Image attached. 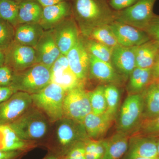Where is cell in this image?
<instances>
[{
	"label": "cell",
	"instance_id": "1",
	"mask_svg": "<svg viewBox=\"0 0 159 159\" xmlns=\"http://www.w3.org/2000/svg\"><path fill=\"white\" fill-rule=\"evenodd\" d=\"M73 17L84 36L89 37L94 29L116 20V11L106 0H74Z\"/></svg>",
	"mask_w": 159,
	"mask_h": 159
},
{
	"label": "cell",
	"instance_id": "2",
	"mask_svg": "<svg viewBox=\"0 0 159 159\" xmlns=\"http://www.w3.org/2000/svg\"><path fill=\"white\" fill-rule=\"evenodd\" d=\"M50 122L45 115L33 104L9 125L22 140L33 142L42 140L47 136Z\"/></svg>",
	"mask_w": 159,
	"mask_h": 159
},
{
	"label": "cell",
	"instance_id": "3",
	"mask_svg": "<svg viewBox=\"0 0 159 159\" xmlns=\"http://www.w3.org/2000/svg\"><path fill=\"white\" fill-rule=\"evenodd\" d=\"M55 123L54 150L61 157H63L77 143L89 139L83 123L65 117Z\"/></svg>",
	"mask_w": 159,
	"mask_h": 159
},
{
	"label": "cell",
	"instance_id": "4",
	"mask_svg": "<svg viewBox=\"0 0 159 159\" xmlns=\"http://www.w3.org/2000/svg\"><path fill=\"white\" fill-rule=\"evenodd\" d=\"M67 91L54 83L31 95L33 105L45 115L51 123L63 117V101Z\"/></svg>",
	"mask_w": 159,
	"mask_h": 159
},
{
	"label": "cell",
	"instance_id": "5",
	"mask_svg": "<svg viewBox=\"0 0 159 159\" xmlns=\"http://www.w3.org/2000/svg\"><path fill=\"white\" fill-rule=\"evenodd\" d=\"M50 83V69L41 64L36 63L24 70L14 72L10 86L17 92L32 95L42 90Z\"/></svg>",
	"mask_w": 159,
	"mask_h": 159
},
{
	"label": "cell",
	"instance_id": "6",
	"mask_svg": "<svg viewBox=\"0 0 159 159\" xmlns=\"http://www.w3.org/2000/svg\"><path fill=\"white\" fill-rule=\"evenodd\" d=\"M63 117L83 123L88 114L92 112L88 92L83 84L67 91L63 101Z\"/></svg>",
	"mask_w": 159,
	"mask_h": 159
},
{
	"label": "cell",
	"instance_id": "7",
	"mask_svg": "<svg viewBox=\"0 0 159 159\" xmlns=\"http://www.w3.org/2000/svg\"><path fill=\"white\" fill-rule=\"evenodd\" d=\"M157 0H139L130 7L116 11V20L144 31L156 15L153 7Z\"/></svg>",
	"mask_w": 159,
	"mask_h": 159
},
{
	"label": "cell",
	"instance_id": "8",
	"mask_svg": "<svg viewBox=\"0 0 159 159\" xmlns=\"http://www.w3.org/2000/svg\"><path fill=\"white\" fill-rule=\"evenodd\" d=\"M32 105L31 94L17 91L0 104V126L10 125Z\"/></svg>",
	"mask_w": 159,
	"mask_h": 159
},
{
	"label": "cell",
	"instance_id": "9",
	"mask_svg": "<svg viewBox=\"0 0 159 159\" xmlns=\"http://www.w3.org/2000/svg\"><path fill=\"white\" fill-rule=\"evenodd\" d=\"M143 98L142 93L129 94L122 103L120 113L119 131L126 133L135 127L142 116Z\"/></svg>",
	"mask_w": 159,
	"mask_h": 159
},
{
	"label": "cell",
	"instance_id": "10",
	"mask_svg": "<svg viewBox=\"0 0 159 159\" xmlns=\"http://www.w3.org/2000/svg\"><path fill=\"white\" fill-rule=\"evenodd\" d=\"M5 63L14 72H20L36 63L34 48L13 42L5 51Z\"/></svg>",
	"mask_w": 159,
	"mask_h": 159
},
{
	"label": "cell",
	"instance_id": "11",
	"mask_svg": "<svg viewBox=\"0 0 159 159\" xmlns=\"http://www.w3.org/2000/svg\"><path fill=\"white\" fill-rule=\"evenodd\" d=\"M52 29L55 42L61 53L66 55L80 38L76 21L74 17L70 16L58 23Z\"/></svg>",
	"mask_w": 159,
	"mask_h": 159
},
{
	"label": "cell",
	"instance_id": "12",
	"mask_svg": "<svg viewBox=\"0 0 159 159\" xmlns=\"http://www.w3.org/2000/svg\"><path fill=\"white\" fill-rule=\"evenodd\" d=\"M119 44L126 47L140 45L151 39L145 31L115 20L108 25Z\"/></svg>",
	"mask_w": 159,
	"mask_h": 159
},
{
	"label": "cell",
	"instance_id": "13",
	"mask_svg": "<svg viewBox=\"0 0 159 159\" xmlns=\"http://www.w3.org/2000/svg\"><path fill=\"white\" fill-rule=\"evenodd\" d=\"M66 56L71 70L83 83L87 78L89 71V54L81 38H80L77 43Z\"/></svg>",
	"mask_w": 159,
	"mask_h": 159
},
{
	"label": "cell",
	"instance_id": "14",
	"mask_svg": "<svg viewBox=\"0 0 159 159\" xmlns=\"http://www.w3.org/2000/svg\"><path fill=\"white\" fill-rule=\"evenodd\" d=\"M51 82L56 84L66 91L83 84L73 73L66 55L61 54L50 68Z\"/></svg>",
	"mask_w": 159,
	"mask_h": 159
},
{
	"label": "cell",
	"instance_id": "15",
	"mask_svg": "<svg viewBox=\"0 0 159 159\" xmlns=\"http://www.w3.org/2000/svg\"><path fill=\"white\" fill-rule=\"evenodd\" d=\"M34 48L36 63L41 64L49 69L61 54L55 42L52 29L45 31Z\"/></svg>",
	"mask_w": 159,
	"mask_h": 159
},
{
	"label": "cell",
	"instance_id": "16",
	"mask_svg": "<svg viewBox=\"0 0 159 159\" xmlns=\"http://www.w3.org/2000/svg\"><path fill=\"white\" fill-rule=\"evenodd\" d=\"M158 157L156 139L152 137L135 136L129 139L128 149L123 159Z\"/></svg>",
	"mask_w": 159,
	"mask_h": 159
},
{
	"label": "cell",
	"instance_id": "17",
	"mask_svg": "<svg viewBox=\"0 0 159 159\" xmlns=\"http://www.w3.org/2000/svg\"><path fill=\"white\" fill-rule=\"evenodd\" d=\"M111 63L124 77H129L136 67L135 47H126L119 44L113 48Z\"/></svg>",
	"mask_w": 159,
	"mask_h": 159
},
{
	"label": "cell",
	"instance_id": "18",
	"mask_svg": "<svg viewBox=\"0 0 159 159\" xmlns=\"http://www.w3.org/2000/svg\"><path fill=\"white\" fill-rule=\"evenodd\" d=\"M73 15L72 5L68 1L43 8L39 24L44 31L53 29L58 23Z\"/></svg>",
	"mask_w": 159,
	"mask_h": 159
},
{
	"label": "cell",
	"instance_id": "19",
	"mask_svg": "<svg viewBox=\"0 0 159 159\" xmlns=\"http://www.w3.org/2000/svg\"><path fill=\"white\" fill-rule=\"evenodd\" d=\"M114 118L106 112L97 115L91 112L84 118L83 124L90 139L98 140L103 136L110 127Z\"/></svg>",
	"mask_w": 159,
	"mask_h": 159
},
{
	"label": "cell",
	"instance_id": "20",
	"mask_svg": "<svg viewBox=\"0 0 159 159\" xmlns=\"http://www.w3.org/2000/svg\"><path fill=\"white\" fill-rule=\"evenodd\" d=\"M129 139L127 133L119 131L103 140L105 152L101 159H122L128 149Z\"/></svg>",
	"mask_w": 159,
	"mask_h": 159
},
{
	"label": "cell",
	"instance_id": "21",
	"mask_svg": "<svg viewBox=\"0 0 159 159\" xmlns=\"http://www.w3.org/2000/svg\"><path fill=\"white\" fill-rule=\"evenodd\" d=\"M44 31L39 23L19 24L15 28L14 41L34 48Z\"/></svg>",
	"mask_w": 159,
	"mask_h": 159
},
{
	"label": "cell",
	"instance_id": "22",
	"mask_svg": "<svg viewBox=\"0 0 159 159\" xmlns=\"http://www.w3.org/2000/svg\"><path fill=\"white\" fill-rule=\"evenodd\" d=\"M89 61L90 73L96 79L110 84L120 80V76L111 63L98 59L90 54Z\"/></svg>",
	"mask_w": 159,
	"mask_h": 159
},
{
	"label": "cell",
	"instance_id": "23",
	"mask_svg": "<svg viewBox=\"0 0 159 159\" xmlns=\"http://www.w3.org/2000/svg\"><path fill=\"white\" fill-rule=\"evenodd\" d=\"M159 57V45L154 40L135 47L136 67L152 68Z\"/></svg>",
	"mask_w": 159,
	"mask_h": 159
},
{
	"label": "cell",
	"instance_id": "24",
	"mask_svg": "<svg viewBox=\"0 0 159 159\" xmlns=\"http://www.w3.org/2000/svg\"><path fill=\"white\" fill-rule=\"evenodd\" d=\"M143 98V118L154 119L159 116V86L152 81L142 92Z\"/></svg>",
	"mask_w": 159,
	"mask_h": 159
},
{
	"label": "cell",
	"instance_id": "25",
	"mask_svg": "<svg viewBox=\"0 0 159 159\" xmlns=\"http://www.w3.org/2000/svg\"><path fill=\"white\" fill-rule=\"evenodd\" d=\"M129 77L127 87L129 95L142 93L152 81V68L136 67Z\"/></svg>",
	"mask_w": 159,
	"mask_h": 159
},
{
	"label": "cell",
	"instance_id": "26",
	"mask_svg": "<svg viewBox=\"0 0 159 159\" xmlns=\"http://www.w3.org/2000/svg\"><path fill=\"white\" fill-rule=\"evenodd\" d=\"M43 7L36 0H25L19 3L18 24L39 23Z\"/></svg>",
	"mask_w": 159,
	"mask_h": 159
},
{
	"label": "cell",
	"instance_id": "27",
	"mask_svg": "<svg viewBox=\"0 0 159 159\" xmlns=\"http://www.w3.org/2000/svg\"><path fill=\"white\" fill-rule=\"evenodd\" d=\"M0 131L2 135V150L25 151L32 146L30 142L20 139L9 125H1Z\"/></svg>",
	"mask_w": 159,
	"mask_h": 159
},
{
	"label": "cell",
	"instance_id": "28",
	"mask_svg": "<svg viewBox=\"0 0 159 159\" xmlns=\"http://www.w3.org/2000/svg\"><path fill=\"white\" fill-rule=\"evenodd\" d=\"M19 3L13 0H0V18L15 28L18 24Z\"/></svg>",
	"mask_w": 159,
	"mask_h": 159
},
{
	"label": "cell",
	"instance_id": "29",
	"mask_svg": "<svg viewBox=\"0 0 159 159\" xmlns=\"http://www.w3.org/2000/svg\"><path fill=\"white\" fill-rule=\"evenodd\" d=\"M89 37L91 39L110 48H114L119 45L116 36L108 25L99 26L94 29Z\"/></svg>",
	"mask_w": 159,
	"mask_h": 159
},
{
	"label": "cell",
	"instance_id": "30",
	"mask_svg": "<svg viewBox=\"0 0 159 159\" xmlns=\"http://www.w3.org/2000/svg\"><path fill=\"white\" fill-rule=\"evenodd\" d=\"M104 87L103 85L99 86L93 90L88 92L92 112L95 115L104 113L107 108Z\"/></svg>",
	"mask_w": 159,
	"mask_h": 159
},
{
	"label": "cell",
	"instance_id": "31",
	"mask_svg": "<svg viewBox=\"0 0 159 159\" xmlns=\"http://www.w3.org/2000/svg\"><path fill=\"white\" fill-rule=\"evenodd\" d=\"M84 44L89 54L101 60L111 62L113 48L93 39L87 41Z\"/></svg>",
	"mask_w": 159,
	"mask_h": 159
},
{
	"label": "cell",
	"instance_id": "32",
	"mask_svg": "<svg viewBox=\"0 0 159 159\" xmlns=\"http://www.w3.org/2000/svg\"><path fill=\"white\" fill-rule=\"evenodd\" d=\"M104 93L107 105L106 112L114 118L118 110L120 100L119 89L113 84L104 86Z\"/></svg>",
	"mask_w": 159,
	"mask_h": 159
},
{
	"label": "cell",
	"instance_id": "33",
	"mask_svg": "<svg viewBox=\"0 0 159 159\" xmlns=\"http://www.w3.org/2000/svg\"><path fill=\"white\" fill-rule=\"evenodd\" d=\"M15 28L0 18V49L6 51L14 41Z\"/></svg>",
	"mask_w": 159,
	"mask_h": 159
},
{
	"label": "cell",
	"instance_id": "34",
	"mask_svg": "<svg viewBox=\"0 0 159 159\" xmlns=\"http://www.w3.org/2000/svg\"><path fill=\"white\" fill-rule=\"evenodd\" d=\"M86 159H101L105 147L103 140H93L89 139L84 142Z\"/></svg>",
	"mask_w": 159,
	"mask_h": 159
},
{
	"label": "cell",
	"instance_id": "35",
	"mask_svg": "<svg viewBox=\"0 0 159 159\" xmlns=\"http://www.w3.org/2000/svg\"><path fill=\"white\" fill-rule=\"evenodd\" d=\"M141 131L145 134L152 136H159V116L150 119H145L142 122Z\"/></svg>",
	"mask_w": 159,
	"mask_h": 159
},
{
	"label": "cell",
	"instance_id": "36",
	"mask_svg": "<svg viewBox=\"0 0 159 159\" xmlns=\"http://www.w3.org/2000/svg\"><path fill=\"white\" fill-rule=\"evenodd\" d=\"M62 159H86L84 142H80L74 145Z\"/></svg>",
	"mask_w": 159,
	"mask_h": 159
},
{
	"label": "cell",
	"instance_id": "37",
	"mask_svg": "<svg viewBox=\"0 0 159 159\" xmlns=\"http://www.w3.org/2000/svg\"><path fill=\"white\" fill-rule=\"evenodd\" d=\"M14 72L9 67L5 64L0 67V87L11 85Z\"/></svg>",
	"mask_w": 159,
	"mask_h": 159
},
{
	"label": "cell",
	"instance_id": "38",
	"mask_svg": "<svg viewBox=\"0 0 159 159\" xmlns=\"http://www.w3.org/2000/svg\"><path fill=\"white\" fill-rule=\"evenodd\" d=\"M144 31L148 34L151 39L154 40L158 43L159 47V16H158L155 15Z\"/></svg>",
	"mask_w": 159,
	"mask_h": 159
},
{
	"label": "cell",
	"instance_id": "39",
	"mask_svg": "<svg viewBox=\"0 0 159 159\" xmlns=\"http://www.w3.org/2000/svg\"><path fill=\"white\" fill-rule=\"evenodd\" d=\"M139 0H109V4L116 11H119L128 8L134 5Z\"/></svg>",
	"mask_w": 159,
	"mask_h": 159
},
{
	"label": "cell",
	"instance_id": "40",
	"mask_svg": "<svg viewBox=\"0 0 159 159\" xmlns=\"http://www.w3.org/2000/svg\"><path fill=\"white\" fill-rule=\"evenodd\" d=\"M16 92L10 86L0 87V104L10 98Z\"/></svg>",
	"mask_w": 159,
	"mask_h": 159
},
{
	"label": "cell",
	"instance_id": "41",
	"mask_svg": "<svg viewBox=\"0 0 159 159\" xmlns=\"http://www.w3.org/2000/svg\"><path fill=\"white\" fill-rule=\"evenodd\" d=\"M24 152L23 151H6L0 150V159H18Z\"/></svg>",
	"mask_w": 159,
	"mask_h": 159
},
{
	"label": "cell",
	"instance_id": "42",
	"mask_svg": "<svg viewBox=\"0 0 159 159\" xmlns=\"http://www.w3.org/2000/svg\"><path fill=\"white\" fill-rule=\"evenodd\" d=\"M36 1L40 4L41 6H42L43 8H44V7L53 6L65 1H68L69 0H36Z\"/></svg>",
	"mask_w": 159,
	"mask_h": 159
},
{
	"label": "cell",
	"instance_id": "43",
	"mask_svg": "<svg viewBox=\"0 0 159 159\" xmlns=\"http://www.w3.org/2000/svg\"><path fill=\"white\" fill-rule=\"evenodd\" d=\"M152 81L159 78V57L157 59L156 62L152 68Z\"/></svg>",
	"mask_w": 159,
	"mask_h": 159
},
{
	"label": "cell",
	"instance_id": "44",
	"mask_svg": "<svg viewBox=\"0 0 159 159\" xmlns=\"http://www.w3.org/2000/svg\"><path fill=\"white\" fill-rule=\"evenodd\" d=\"M5 52L0 49V67L5 65Z\"/></svg>",
	"mask_w": 159,
	"mask_h": 159
},
{
	"label": "cell",
	"instance_id": "45",
	"mask_svg": "<svg viewBox=\"0 0 159 159\" xmlns=\"http://www.w3.org/2000/svg\"><path fill=\"white\" fill-rule=\"evenodd\" d=\"M46 159H59L56 156L51 155L46 158Z\"/></svg>",
	"mask_w": 159,
	"mask_h": 159
},
{
	"label": "cell",
	"instance_id": "46",
	"mask_svg": "<svg viewBox=\"0 0 159 159\" xmlns=\"http://www.w3.org/2000/svg\"><path fill=\"white\" fill-rule=\"evenodd\" d=\"M2 135L0 131V150H2Z\"/></svg>",
	"mask_w": 159,
	"mask_h": 159
},
{
	"label": "cell",
	"instance_id": "47",
	"mask_svg": "<svg viewBox=\"0 0 159 159\" xmlns=\"http://www.w3.org/2000/svg\"><path fill=\"white\" fill-rule=\"evenodd\" d=\"M156 140L157 144V148L158 154V157H159V139H156Z\"/></svg>",
	"mask_w": 159,
	"mask_h": 159
},
{
	"label": "cell",
	"instance_id": "48",
	"mask_svg": "<svg viewBox=\"0 0 159 159\" xmlns=\"http://www.w3.org/2000/svg\"><path fill=\"white\" fill-rule=\"evenodd\" d=\"M157 157L151 158V157H139L135 159H157Z\"/></svg>",
	"mask_w": 159,
	"mask_h": 159
},
{
	"label": "cell",
	"instance_id": "49",
	"mask_svg": "<svg viewBox=\"0 0 159 159\" xmlns=\"http://www.w3.org/2000/svg\"><path fill=\"white\" fill-rule=\"evenodd\" d=\"M153 81L155 82L157 84V85L159 86V78H158V79L155 80H153Z\"/></svg>",
	"mask_w": 159,
	"mask_h": 159
},
{
	"label": "cell",
	"instance_id": "50",
	"mask_svg": "<svg viewBox=\"0 0 159 159\" xmlns=\"http://www.w3.org/2000/svg\"><path fill=\"white\" fill-rule=\"evenodd\" d=\"M13 1H15V2H17L18 3H20L21 2H23V1H25V0H13Z\"/></svg>",
	"mask_w": 159,
	"mask_h": 159
},
{
	"label": "cell",
	"instance_id": "51",
	"mask_svg": "<svg viewBox=\"0 0 159 159\" xmlns=\"http://www.w3.org/2000/svg\"><path fill=\"white\" fill-rule=\"evenodd\" d=\"M157 159H159V157H158Z\"/></svg>",
	"mask_w": 159,
	"mask_h": 159
}]
</instances>
